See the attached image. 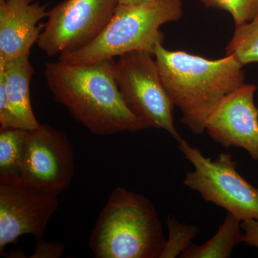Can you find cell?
Listing matches in <instances>:
<instances>
[{
	"label": "cell",
	"mask_w": 258,
	"mask_h": 258,
	"mask_svg": "<svg viewBox=\"0 0 258 258\" xmlns=\"http://www.w3.org/2000/svg\"><path fill=\"white\" fill-rule=\"evenodd\" d=\"M114 58L91 64L47 62L44 76L54 99L91 133L109 136L149 125L123 101L115 77Z\"/></svg>",
	"instance_id": "cell-1"
},
{
	"label": "cell",
	"mask_w": 258,
	"mask_h": 258,
	"mask_svg": "<svg viewBox=\"0 0 258 258\" xmlns=\"http://www.w3.org/2000/svg\"><path fill=\"white\" fill-rule=\"evenodd\" d=\"M154 57L166 92L181 111L180 121L197 136L206 131L222 100L244 83L243 66L232 55L209 60L160 44Z\"/></svg>",
	"instance_id": "cell-2"
},
{
	"label": "cell",
	"mask_w": 258,
	"mask_h": 258,
	"mask_svg": "<svg viewBox=\"0 0 258 258\" xmlns=\"http://www.w3.org/2000/svg\"><path fill=\"white\" fill-rule=\"evenodd\" d=\"M166 240L152 202L117 186L98 215L88 246L96 258H160Z\"/></svg>",
	"instance_id": "cell-3"
},
{
	"label": "cell",
	"mask_w": 258,
	"mask_h": 258,
	"mask_svg": "<svg viewBox=\"0 0 258 258\" xmlns=\"http://www.w3.org/2000/svg\"><path fill=\"white\" fill-rule=\"evenodd\" d=\"M182 15V0H154L137 6L118 5L99 36L79 50L59 55V61L91 64L134 51L154 56L156 47L164 42L161 27L177 21Z\"/></svg>",
	"instance_id": "cell-4"
},
{
	"label": "cell",
	"mask_w": 258,
	"mask_h": 258,
	"mask_svg": "<svg viewBox=\"0 0 258 258\" xmlns=\"http://www.w3.org/2000/svg\"><path fill=\"white\" fill-rule=\"evenodd\" d=\"M176 142L194 167L185 174L183 182L186 187L200 194L204 201L224 209L241 221L258 220V188L237 172L231 154L220 153L212 160L184 139Z\"/></svg>",
	"instance_id": "cell-5"
},
{
	"label": "cell",
	"mask_w": 258,
	"mask_h": 258,
	"mask_svg": "<svg viewBox=\"0 0 258 258\" xmlns=\"http://www.w3.org/2000/svg\"><path fill=\"white\" fill-rule=\"evenodd\" d=\"M153 55L134 51L115 61V77L123 101L149 128L162 129L176 142L181 139L174 125V105L166 92Z\"/></svg>",
	"instance_id": "cell-6"
},
{
	"label": "cell",
	"mask_w": 258,
	"mask_h": 258,
	"mask_svg": "<svg viewBox=\"0 0 258 258\" xmlns=\"http://www.w3.org/2000/svg\"><path fill=\"white\" fill-rule=\"evenodd\" d=\"M118 5L117 0H64L47 11L37 45L50 57L79 50L99 36Z\"/></svg>",
	"instance_id": "cell-7"
},
{
	"label": "cell",
	"mask_w": 258,
	"mask_h": 258,
	"mask_svg": "<svg viewBox=\"0 0 258 258\" xmlns=\"http://www.w3.org/2000/svg\"><path fill=\"white\" fill-rule=\"evenodd\" d=\"M57 195L46 192L20 175L0 176V254L25 235L42 240L57 211Z\"/></svg>",
	"instance_id": "cell-8"
},
{
	"label": "cell",
	"mask_w": 258,
	"mask_h": 258,
	"mask_svg": "<svg viewBox=\"0 0 258 258\" xmlns=\"http://www.w3.org/2000/svg\"><path fill=\"white\" fill-rule=\"evenodd\" d=\"M74 174V147L66 134L48 124L29 131L20 173L25 181L59 196Z\"/></svg>",
	"instance_id": "cell-9"
},
{
	"label": "cell",
	"mask_w": 258,
	"mask_h": 258,
	"mask_svg": "<svg viewBox=\"0 0 258 258\" xmlns=\"http://www.w3.org/2000/svg\"><path fill=\"white\" fill-rule=\"evenodd\" d=\"M257 86L244 83L227 95L210 115L209 137L222 147L243 149L258 161V108L254 104Z\"/></svg>",
	"instance_id": "cell-10"
},
{
	"label": "cell",
	"mask_w": 258,
	"mask_h": 258,
	"mask_svg": "<svg viewBox=\"0 0 258 258\" xmlns=\"http://www.w3.org/2000/svg\"><path fill=\"white\" fill-rule=\"evenodd\" d=\"M46 5L34 0H0V61L30 55L47 18Z\"/></svg>",
	"instance_id": "cell-11"
},
{
	"label": "cell",
	"mask_w": 258,
	"mask_h": 258,
	"mask_svg": "<svg viewBox=\"0 0 258 258\" xmlns=\"http://www.w3.org/2000/svg\"><path fill=\"white\" fill-rule=\"evenodd\" d=\"M30 55L0 61V79L5 83L8 99L26 130L32 131L40 124L36 119L30 101V81L35 70Z\"/></svg>",
	"instance_id": "cell-12"
},
{
	"label": "cell",
	"mask_w": 258,
	"mask_h": 258,
	"mask_svg": "<svg viewBox=\"0 0 258 258\" xmlns=\"http://www.w3.org/2000/svg\"><path fill=\"white\" fill-rule=\"evenodd\" d=\"M241 220L227 212L225 220L219 226L215 235L200 245L191 244L181 254L182 258H229L234 247L243 242Z\"/></svg>",
	"instance_id": "cell-13"
},
{
	"label": "cell",
	"mask_w": 258,
	"mask_h": 258,
	"mask_svg": "<svg viewBox=\"0 0 258 258\" xmlns=\"http://www.w3.org/2000/svg\"><path fill=\"white\" fill-rule=\"evenodd\" d=\"M29 131L0 128V176L20 175Z\"/></svg>",
	"instance_id": "cell-14"
},
{
	"label": "cell",
	"mask_w": 258,
	"mask_h": 258,
	"mask_svg": "<svg viewBox=\"0 0 258 258\" xmlns=\"http://www.w3.org/2000/svg\"><path fill=\"white\" fill-rule=\"evenodd\" d=\"M226 55H232L242 66L258 62V15L252 21L235 28L226 47Z\"/></svg>",
	"instance_id": "cell-15"
},
{
	"label": "cell",
	"mask_w": 258,
	"mask_h": 258,
	"mask_svg": "<svg viewBox=\"0 0 258 258\" xmlns=\"http://www.w3.org/2000/svg\"><path fill=\"white\" fill-rule=\"evenodd\" d=\"M168 237L160 258L181 257L190 246L191 241L200 233L197 226L179 222L174 216H168L166 220Z\"/></svg>",
	"instance_id": "cell-16"
},
{
	"label": "cell",
	"mask_w": 258,
	"mask_h": 258,
	"mask_svg": "<svg viewBox=\"0 0 258 258\" xmlns=\"http://www.w3.org/2000/svg\"><path fill=\"white\" fill-rule=\"evenodd\" d=\"M209 8L228 12L233 18L235 28L253 20L258 15V0H200Z\"/></svg>",
	"instance_id": "cell-17"
},
{
	"label": "cell",
	"mask_w": 258,
	"mask_h": 258,
	"mask_svg": "<svg viewBox=\"0 0 258 258\" xmlns=\"http://www.w3.org/2000/svg\"><path fill=\"white\" fill-rule=\"evenodd\" d=\"M7 128L25 129L8 99L4 81L0 79V128Z\"/></svg>",
	"instance_id": "cell-18"
},
{
	"label": "cell",
	"mask_w": 258,
	"mask_h": 258,
	"mask_svg": "<svg viewBox=\"0 0 258 258\" xmlns=\"http://www.w3.org/2000/svg\"><path fill=\"white\" fill-rule=\"evenodd\" d=\"M66 250V245L60 242L37 240L35 250L30 258H59Z\"/></svg>",
	"instance_id": "cell-19"
},
{
	"label": "cell",
	"mask_w": 258,
	"mask_h": 258,
	"mask_svg": "<svg viewBox=\"0 0 258 258\" xmlns=\"http://www.w3.org/2000/svg\"><path fill=\"white\" fill-rule=\"evenodd\" d=\"M241 228L243 232V242L258 249V220L242 221Z\"/></svg>",
	"instance_id": "cell-20"
},
{
	"label": "cell",
	"mask_w": 258,
	"mask_h": 258,
	"mask_svg": "<svg viewBox=\"0 0 258 258\" xmlns=\"http://www.w3.org/2000/svg\"><path fill=\"white\" fill-rule=\"evenodd\" d=\"M118 5H128V6H137L151 3L154 0H117Z\"/></svg>",
	"instance_id": "cell-21"
}]
</instances>
